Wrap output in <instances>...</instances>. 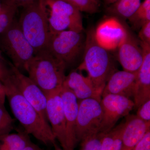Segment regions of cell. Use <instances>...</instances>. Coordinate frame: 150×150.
I'll return each instance as SVG.
<instances>
[{"label":"cell","mask_w":150,"mask_h":150,"mask_svg":"<svg viewBox=\"0 0 150 150\" xmlns=\"http://www.w3.org/2000/svg\"><path fill=\"white\" fill-rule=\"evenodd\" d=\"M85 41L83 31L64 30L51 34L46 50L67 67L83 56Z\"/></svg>","instance_id":"obj_5"},{"label":"cell","mask_w":150,"mask_h":150,"mask_svg":"<svg viewBox=\"0 0 150 150\" xmlns=\"http://www.w3.org/2000/svg\"><path fill=\"white\" fill-rule=\"evenodd\" d=\"M91 1L96 3L98 5V4H99L100 0H91Z\"/></svg>","instance_id":"obj_36"},{"label":"cell","mask_w":150,"mask_h":150,"mask_svg":"<svg viewBox=\"0 0 150 150\" xmlns=\"http://www.w3.org/2000/svg\"><path fill=\"white\" fill-rule=\"evenodd\" d=\"M139 38L141 43L150 45V21L144 25L140 28Z\"/></svg>","instance_id":"obj_28"},{"label":"cell","mask_w":150,"mask_h":150,"mask_svg":"<svg viewBox=\"0 0 150 150\" xmlns=\"http://www.w3.org/2000/svg\"><path fill=\"white\" fill-rule=\"evenodd\" d=\"M51 34L64 30L84 31L81 12L63 0H44Z\"/></svg>","instance_id":"obj_7"},{"label":"cell","mask_w":150,"mask_h":150,"mask_svg":"<svg viewBox=\"0 0 150 150\" xmlns=\"http://www.w3.org/2000/svg\"><path fill=\"white\" fill-rule=\"evenodd\" d=\"M138 118L145 121H150V100L144 103L137 108Z\"/></svg>","instance_id":"obj_27"},{"label":"cell","mask_w":150,"mask_h":150,"mask_svg":"<svg viewBox=\"0 0 150 150\" xmlns=\"http://www.w3.org/2000/svg\"><path fill=\"white\" fill-rule=\"evenodd\" d=\"M23 150H43L40 147L32 142L28 144Z\"/></svg>","instance_id":"obj_33"},{"label":"cell","mask_w":150,"mask_h":150,"mask_svg":"<svg viewBox=\"0 0 150 150\" xmlns=\"http://www.w3.org/2000/svg\"><path fill=\"white\" fill-rule=\"evenodd\" d=\"M2 83L12 111L25 132L46 146L56 145V140L48 121L20 93L8 76Z\"/></svg>","instance_id":"obj_1"},{"label":"cell","mask_w":150,"mask_h":150,"mask_svg":"<svg viewBox=\"0 0 150 150\" xmlns=\"http://www.w3.org/2000/svg\"><path fill=\"white\" fill-rule=\"evenodd\" d=\"M17 8V7L12 4L3 3L0 11V35L13 22Z\"/></svg>","instance_id":"obj_23"},{"label":"cell","mask_w":150,"mask_h":150,"mask_svg":"<svg viewBox=\"0 0 150 150\" xmlns=\"http://www.w3.org/2000/svg\"><path fill=\"white\" fill-rule=\"evenodd\" d=\"M10 65L8 78L25 98L48 121L46 115L47 97L41 89L28 76Z\"/></svg>","instance_id":"obj_10"},{"label":"cell","mask_w":150,"mask_h":150,"mask_svg":"<svg viewBox=\"0 0 150 150\" xmlns=\"http://www.w3.org/2000/svg\"><path fill=\"white\" fill-rule=\"evenodd\" d=\"M67 67L45 49L35 54L25 65V71L46 95L62 87Z\"/></svg>","instance_id":"obj_3"},{"label":"cell","mask_w":150,"mask_h":150,"mask_svg":"<svg viewBox=\"0 0 150 150\" xmlns=\"http://www.w3.org/2000/svg\"><path fill=\"white\" fill-rule=\"evenodd\" d=\"M75 134L78 142L98 134L102 123L100 102L94 98L79 100Z\"/></svg>","instance_id":"obj_8"},{"label":"cell","mask_w":150,"mask_h":150,"mask_svg":"<svg viewBox=\"0 0 150 150\" xmlns=\"http://www.w3.org/2000/svg\"><path fill=\"white\" fill-rule=\"evenodd\" d=\"M128 19L136 29L141 28L144 25L150 21V0H144L134 14Z\"/></svg>","instance_id":"obj_22"},{"label":"cell","mask_w":150,"mask_h":150,"mask_svg":"<svg viewBox=\"0 0 150 150\" xmlns=\"http://www.w3.org/2000/svg\"><path fill=\"white\" fill-rule=\"evenodd\" d=\"M126 117L121 150H132L150 130V121H143L136 115Z\"/></svg>","instance_id":"obj_18"},{"label":"cell","mask_w":150,"mask_h":150,"mask_svg":"<svg viewBox=\"0 0 150 150\" xmlns=\"http://www.w3.org/2000/svg\"><path fill=\"white\" fill-rule=\"evenodd\" d=\"M127 29L115 17L106 19L94 29L95 37L100 46L107 51H112L121 44Z\"/></svg>","instance_id":"obj_13"},{"label":"cell","mask_w":150,"mask_h":150,"mask_svg":"<svg viewBox=\"0 0 150 150\" xmlns=\"http://www.w3.org/2000/svg\"><path fill=\"white\" fill-rule=\"evenodd\" d=\"M6 97L4 86L2 83L0 81V104H4Z\"/></svg>","instance_id":"obj_32"},{"label":"cell","mask_w":150,"mask_h":150,"mask_svg":"<svg viewBox=\"0 0 150 150\" xmlns=\"http://www.w3.org/2000/svg\"><path fill=\"white\" fill-rule=\"evenodd\" d=\"M117 49L118 60L123 70L130 72L138 71L144 59L139 40L127 30L126 36Z\"/></svg>","instance_id":"obj_12"},{"label":"cell","mask_w":150,"mask_h":150,"mask_svg":"<svg viewBox=\"0 0 150 150\" xmlns=\"http://www.w3.org/2000/svg\"><path fill=\"white\" fill-rule=\"evenodd\" d=\"M15 120L7 111L4 104H0V136L11 133L14 128Z\"/></svg>","instance_id":"obj_24"},{"label":"cell","mask_w":150,"mask_h":150,"mask_svg":"<svg viewBox=\"0 0 150 150\" xmlns=\"http://www.w3.org/2000/svg\"><path fill=\"white\" fill-rule=\"evenodd\" d=\"M132 150H150V130L146 133Z\"/></svg>","instance_id":"obj_29"},{"label":"cell","mask_w":150,"mask_h":150,"mask_svg":"<svg viewBox=\"0 0 150 150\" xmlns=\"http://www.w3.org/2000/svg\"><path fill=\"white\" fill-rule=\"evenodd\" d=\"M1 5H0V11L1 10Z\"/></svg>","instance_id":"obj_37"},{"label":"cell","mask_w":150,"mask_h":150,"mask_svg":"<svg viewBox=\"0 0 150 150\" xmlns=\"http://www.w3.org/2000/svg\"><path fill=\"white\" fill-rule=\"evenodd\" d=\"M54 150H64L63 149H62V148L59 147L57 146V144L55 145V146H54Z\"/></svg>","instance_id":"obj_35"},{"label":"cell","mask_w":150,"mask_h":150,"mask_svg":"<svg viewBox=\"0 0 150 150\" xmlns=\"http://www.w3.org/2000/svg\"><path fill=\"white\" fill-rule=\"evenodd\" d=\"M103 134H98L88 137L81 142L80 150H101Z\"/></svg>","instance_id":"obj_26"},{"label":"cell","mask_w":150,"mask_h":150,"mask_svg":"<svg viewBox=\"0 0 150 150\" xmlns=\"http://www.w3.org/2000/svg\"><path fill=\"white\" fill-rule=\"evenodd\" d=\"M2 1L3 3L12 4L18 8L19 7H24L25 6L34 2L36 0H2Z\"/></svg>","instance_id":"obj_31"},{"label":"cell","mask_w":150,"mask_h":150,"mask_svg":"<svg viewBox=\"0 0 150 150\" xmlns=\"http://www.w3.org/2000/svg\"><path fill=\"white\" fill-rule=\"evenodd\" d=\"M100 104L103 118L99 133L102 134L114 128L118 120L129 115L135 106L134 100L131 98L112 94L102 97Z\"/></svg>","instance_id":"obj_9"},{"label":"cell","mask_w":150,"mask_h":150,"mask_svg":"<svg viewBox=\"0 0 150 150\" xmlns=\"http://www.w3.org/2000/svg\"><path fill=\"white\" fill-rule=\"evenodd\" d=\"M71 5L80 12L93 14L98 11V5L91 0H63Z\"/></svg>","instance_id":"obj_25"},{"label":"cell","mask_w":150,"mask_h":150,"mask_svg":"<svg viewBox=\"0 0 150 150\" xmlns=\"http://www.w3.org/2000/svg\"><path fill=\"white\" fill-rule=\"evenodd\" d=\"M119 0H104L105 3L107 5H111Z\"/></svg>","instance_id":"obj_34"},{"label":"cell","mask_w":150,"mask_h":150,"mask_svg":"<svg viewBox=\"0 0 150 150\" xmlns=\"http://www.w3.org/2000/svg\"><path fill=\"white\" fill-rule=\"evenodd\" d=\"M83 57L78 69L87 72L94 87L102 96L106 83L116 70L108 51L96 41L93 28L88 30L86 35Z\"/></svg>","instance_id":"obj_2"},{"label":"cell","mask_w":150,"mask_h":150,"mask_svg":"<svg viewBox=\"0 0 150 150\" xmlns=\"http://www.w3.org/2000/svg\"><path fill=\"white\" fill-rule=\"evenodd\" d=\"M66 121L69 150H74L78 142L75 127L79 109V100L72 92L63 85L60 90Z\"/></svg>","instance_id":"obj_16"},{"label":"cell","mask_w":150,"mask_h":150,"mask_svg":"<svg viewBox=\"0 0 150 150\" xmlns=\"http://www.w3.org/2000/svg\"><path fill=\"white\" fill-rule=\"evenodd\" d=\"M18 23L35 54L46 49L51 33L48 10L44 0H36L23 7Z\"/></svg>","instance_id":"obj_4"},{"label":"cell","mask_w":150,"mask_h":150,"mask_svg":"<svg viewBox=\"0 0 150 150\" xmlns=\"http://www.w3.org/2000/svg\"><path fill=\"white\" fill-rule=\"evenodd\" d=\"M137 72H130L123 70L113 73L103 89L102 97L108 94L122 96L129 98L133 97Z\"/></svg>","instance_id":"obj_15"},{"label":"cell","mask_w":150,"mask_h":150,"mask_svg":"<svg viewBox=\"0 0 150 150\" xmlns=\"http://www.w3.org/2000/svg\"><path fill=\"white\" fill-rule=\"evenodd\" d=\"M0 49L6 53L13 65L22 72L35 56V52L22 31L18 21L14 19L10 27L0 35Z\"/></svg>","instance_id":"obj_6"},{"label":"cell","mask_w":150,"mask_h":150,"mask_svg":"<svg viewBox=\"0 0 150 150\" xmlns=\"http://www.w3.org/2000/svg\"><path fill=\"white\" fill-rule=\"evenodd\" d=\"M142 0H119L107 9L109 13L121 18L128 19L139 8Z\"/></svg>","instance_id":"obj_21"},{"label":"cell","mask_w":150,"mask_h":150,"mask_svg":"<svg viewBox=\"0 0 150 150\" xmlns=\"http://www.w3.org/2000/svg\"><path fill=\"white\" fill-rule=\"evenodd\" d=\"M10 67L7 66L2 56L1 52L0 50V81H3L8 76L10 71Z\"/></svg>","instance_id":"obj_30"},{"label":"cell","mask_w":150,"mask_h":150,"mask_svg":"<svg viewBox=\"0 0 150 150\" xmlns=\"http://www.w3.org/2000/svg\"><path fill=\"white\" fill-rule=\"evenodd\" d=\"M63 85L72 92L79 100L94 98L101 101L102 96L94 87L88 77L77 71H72L66 76Z\"/></svg>","instance_id":"obj_17"},{"label":"cell","mask_w":150,"mask_h":150,"mask_svg":"<svg viewBox=\"0 0 150 150\" xmlns=\"http://www.w3.org/2000/svg\"><path fill=\"white\" fill-rule=\"evenodd\" d=\"M28 134L19 132L0 136V150H23L31 142Z\"/></svg>","instance_id":"obj_19"},{"label":"cell","mask_w":150,"mask_h":150,"mask_svg":"<svg viewBox=\"0 0 150 150\" xmlns=\"http://www.w3.org/2000/svg\"><path fill=\"white\" fill-rule=\"evenodd\" d=\"M125 125V122H123L103 134L101 150H121Z\"/></svg>","instance_id":"obj_20"},{"label":"cell","mask_w":150,"mask_h":150,"mask_svg":"<svg viewBox=\"0 0 150 150\" xmlns=\"http://www.w3.org/2000/svg\"><path fill=\"white\" fill-rule=\"evenodd\" d=\"M60 90L46 95V115L55 139L59 142L62 149L69 150L66 118Z\"/></svg>","instance_id":"obj_11"},{"label":"cell","mask_w":150,"mask_h":150,"mask_svg":"<svg viewBox=\"0 0 150 150\" xmlns=\"http://www.w3.org/2000/svg\"><path fill=\"white\" fill-rule=\"evenodd\" d=\"M144 53L142 66L137 72L134 96V108L150 100V45L141 42Z\"/></svg>","instance_id":"obj_14"}]
</instances>
